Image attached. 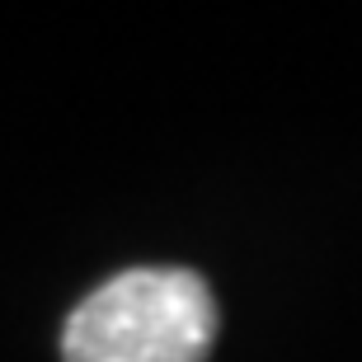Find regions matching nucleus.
Returning <instances> with one entry per match:
<instances>
[{
  "mask_svg": "<svg viewBox=\"0 0 362 362\" xmlns=\"http://www.w3.org/2000/svg\"><path fill=\"white\" fill-rule=\"evenodd\" d=\"M212 287L188 269H127L99 282L62 329V362H207Z\"/></svg>",
  "mask_w": 362,
  "mask_h": 362,
  "instance_id": "f257e3e1",
  "label": "nucleus"
}]
</instances>
